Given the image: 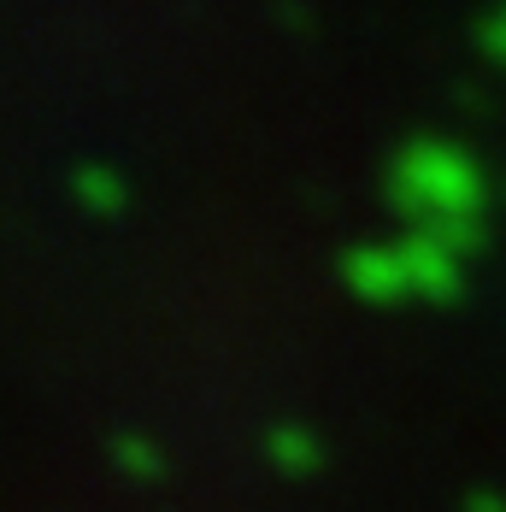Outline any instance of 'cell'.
<instances>
[{
    "mask_svg": "<svg viewBox=\"0 0 506 512\" xmlns=\"http://www.w3.org/2000/svg\"><path fill=\"white\" fill-rule=\"evenodd\" d=\"M71 195H77L83 212L112 218V212L124 206V183H118V171H112V165H77V171H71Z\"/></svg>",
    "mask_w": 506,
    "mask_h": 512,
    "instance_id": "obj_1",
    "label": "cell"
},
{
    "mask_svg": "<svg viewBox=\"0 0 506 512\" xmlns=\"http://www.w3.org/2000/svg\"><path fill=\"white\" fill-rule=\"evenodd\" d=\"M112 465L124 477H159L165 471V460H159V448L148 436H112Z\"/></svg>",
    "mask_w": 506,
    "mask_h": 512,
    "instance_id": "obj_2",
    "label": "cell"
}]
</instances>
